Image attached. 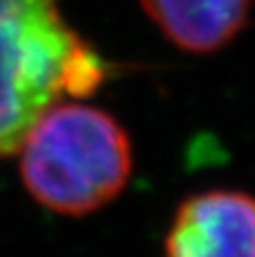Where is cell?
Here are the masks:
<instances>
[{"label": "cell", "mask_w": 255, "mask_h": 257, "mask_svg": "<svg viewBox=\"0 0 255 257\" xmlns=\"http://www.w3.org/2000/svg\"><path fill=\"white\" fill-rule=\"evenodd\" d=\"M21 178L39 205L86 217L122 194L134 169L124 126L102 108L57 102L39 117L21 149Z\"/></svg>", "instance_id": "6da1fadb"}, {"label": "cell", "mask_w": 255, "mask_h": 257, "mask_svg": "<svg viewBox=\"0 0 255 257\" xmlns=\"http://www.w3.org/2000/svg\"><path fill=\"white\" fill-rule=\"evenodd\" d=\"M104 75V63L57 5L0 12V160L18 154L50 106L66 95H90Z\"/></svg>", "instance_id": "7a4b0ae2"}, {"label": "cell", "mask_w": 255, "mask_h": 257, "mask_svg": "<svg viewBox=\"0 0 255 257\" xmlns=\"http://www.w3.org/2000/svg\"><path fill=\"white\" fill-rule=\"evenodd\" d=\"M52 5H57V0H0V12H27Z\"/></svg>", "instance_id": "5b68a950"}, {"label": "cell", "mask_w": 255, "mask_h": 257, "mask_svg": "<svg viewBox=\"0 0 255 257\" xmlns=\"http://www.w3.org/2000/svg\"><path fill=\"white\" fill-rule=\"evenodd\" d=\"M165 257H255V196L219 187L181 201Z\"/></svg>", "instance_id": "3957f363"}, {"label": "cell", "mask_w": 255, "mask_h": 257, "mask_svg": "<svg viewBox=\"0 0 255 257\" xmlns=\"http://www.w3.org/2000/svg\"><path fill=\"white\" fill-rule=\"evenodd\" d=\"M253 0H143L147 16L179 50L210 54L242 32Z\"/></svg>", "instance_id": "277c9868"}]
</instances>
